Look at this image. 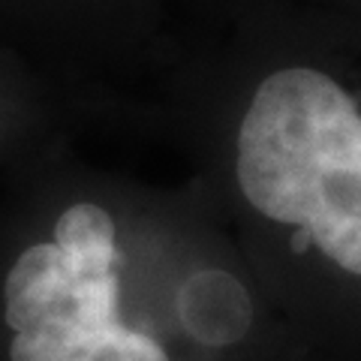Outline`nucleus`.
Here are the masks:
<instances>
[{"mask_svg":"<svg viewBox=\"0 0 361 361\" xmlns=\"http://www.w3.org/2000/svg\"><path fill=\"white\" fill-rule=\"evenodd\" d=\"M238 184L259 214L361 277V111L331 75L289 66L256 87L238 130Z\"/></svg>","mask_w":361,"mask_h":361,"instance_id":"nucleus-1","label":"nucleus"},{"mask_svg":"<svg viewBox=\"0 0 361 361\" xmlns=\"http://www.w3.org/2000/svg\"><path fill=\"white\" fill-rule=\"evenodd\" d=\"M118 259L106 208H66L54 241L27 247L6 274L9 361H169L154 337L121 322Z\"/></svg>","mask_w":361,"mask_h":361,"instance_id":"nucleus-2","label":"nucleus"}]
</instances>
